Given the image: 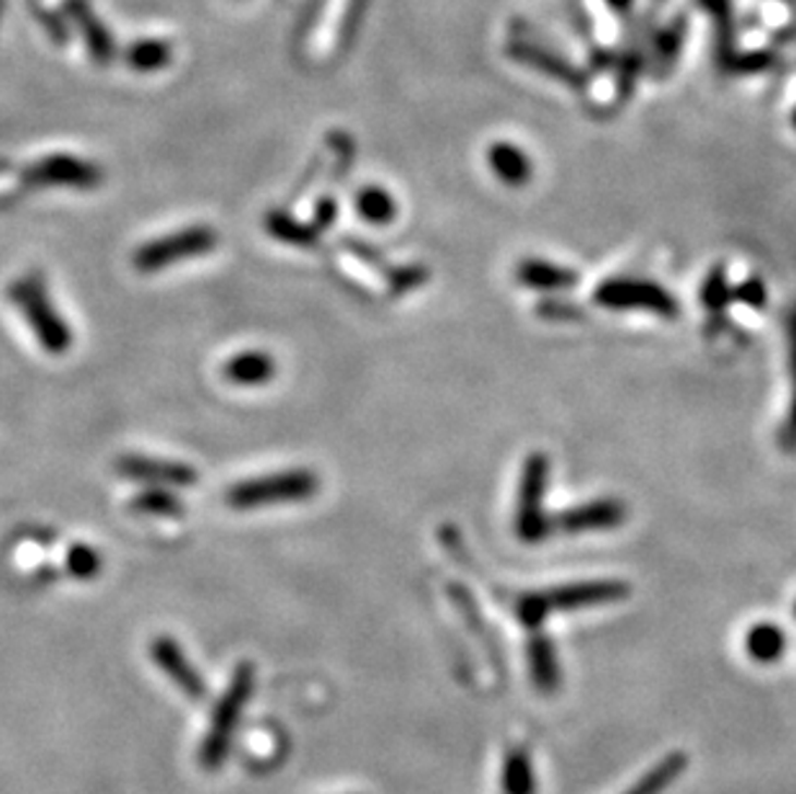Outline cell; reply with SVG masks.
Wrapping results in <instances>:
<instances>
[{
    "label": "cell",
    "instance_id": "6da1fadb",
    "mask_svg": "<svg viewBox=\"0 0 796 794\" xmlns=\"http://www.w3.org/2000/svg\"><path fill=\"white\" fill-rule=\"evenodd\" d=\"M624 596H629V586L624 580H582V584L521 593L516 601V614L521 616L526 627H539L550 614L603 606L624 599Z\"/></svg>",
    "mask_w": 796,
    "mask_h": 794
},
{
    "label": "cell",
    "instance_id": "7a4b0ae2",
    "mask_svg": "<svg viewBox=\"0 0 796 794\" xmlns=\"http://www.w3.org/2000/svg\"><path fill=\"white\" fill-rule=\"evenodd\" d=\"M9 300L16 304L21 317L34 330V338L47 353L60 357L73 346V330L49 300L47 284L39 274H26L19 281H13L9 287Z\"/></svg>",
    "mask_w": 796,
    "mask_h": 794
},
{
    "label": "cell",
    "instance_id": "3957f363",
    "mask_svg": "<svg viewBox=\"0 0 796 794\" xmlns=\"http://www.w3.org/2000/svg\"><path fill=\"white\" fill-rule=\"evenodd\" d=\"M253 684H255L253 663H240L232 673L230 684H227L222 699L217 701L215 714H212L209 733H206L202 743L198 763H202L206 771H215L217 766L225 761L240 714H243L248 699H251L253 694Z\"/></svg>",
    "mask_w": 796,
    "mask_h": 794
},
{
    "label": "cell",
    "instance_id": "277c9868",
    "mask_svg": "<svg viewBox=\"0 0 796 794\" xmlns=\"http://www.w3.org/2000/svg\"><path fill=\"white\" fill-rule=\"evenodd\" d=\"M319 491V480L310 470H284L238 482L227 491V503L238 510L284 506V503H302Z\"/></svg>",
    "mask_w": 796,
    "mask_h": 794
},
{
    "label": "cell",
    "instance_id": "5b68a950",
    "mask_svg": "<svg viewBox=\"0 0 796 794\" xmlns=\"http://www.w3.org/2000/svg\"><path fill=\"white\" fill-rule=\"evenodd\" d=\"M550 485V459L536 452L526 459L516 503V534L526 544H542L554 534L552 516L544 510V495Z\"/></svg>",
    "mask_w": 796,
    "mask_h": 794
},
{
    "label": "cell",
    "instance_id": "8992f818",
    "mask_svg": "<svg viewBox=\"0 0 796 794\" xmlns=\"http://www.w3.org/2000/svg\"><path fill=\"white\" fill-rule=\"evenodd\" d=\"M217 243H219V238L212 227L194 225V227H186V230L173 232V236L155 238V240H150V243L137 248L132 264L142 274H153V272H160V268L181 264V261L206 255L209 251H215Z\"/></svg>",
    "mask_w": 796,
    "mask_h": 794
},
{
    "label": "cell",
    "instance_id": "52a82bcc",
    "mask_svg": "<svg viewBox=\"0 0 796 794\" xmlns=\"http://www.w3.org/2000/svg\"><path fill=\"white\" fill-rule=\"evenodd\" d=\"M595 304L606 310H644L673 321L678 315V302L667 289L647 279H608L593 294Z\"/></svg>",
    "mask_w": 796,
    "mask_h": 794
},
{
    "label": "cell",
    "instance_id": "ba28073f",
    "mask_svg": "<svg viewBox=\"0 0 796 794\" xmlns=\"http://www.w3.org/2000/svg\"><path fill=\"white\" fill-rule=\"evenodd\" d=\"M627 519V508L622 501L601 498L567 508L559 516H552L554 534H582V531H606L622 527Z\"/></svg>",
    "mask_w": 796,
    "mask_h": 794
},
{
    "label": "cell",
    "instance_id": "9c48e42d",
    "mask_svg": "<svg viewBox=\"0 0 796 794\" xmlns=\"http://www.w3.org/2000/svg\"><path fill=\"white\" fill-rule=\"evenodd\" d=\"M117 470L134 482H147L155 488H191L196 485L198 474L194 467L170 459L142 457V454H126L117 462Z\"/></svg>",
    "mask_w": 796,
    "mask_h": 794
},
{
    "label": "cell",
    "instance_id": "30bf717a",
    "mask_svg": "<svg viewBox=\"0 0 796 794\" xmlns=\"http://www.w3.org/2000/svg\"><path fill=\"white\" fill-rule=\"evenodd\" d=\"M150 655L158 669L166 673V676L173 681V686L179 691L186 694L189 699H204L206 697V686L204 678L198 676L194 665L186 658V652L181 650V645L173 640V637H155L150 645Z\"/></svg>",
    "mask_w": 796,
    "mask_h": 794
},
{
    "label": "cell",
    "instance_id": "8fae6325",
    "mask_svg": "<svg viewBox=\"0 0 796 794\" xmlns=\"http://www.w3.org/2000/svg\"><path fill=\"white\" fill-rule=\"evenodd\" d=\"M222 374L238 387H261L276 377V361L266 351H243L225 361Z\"/></svg>",
    "mask_w": 796,
    "mask_h": 794
},
{
    "label": "cell",
    "instance_id": "7c38bea8",
    "mask_svg": "<svg viewBox=\"0 0 796 794\" xmlns=\"http://www.w3.org/2000/svg\"><path fill=\"white\" fill-rule=\"evenodd\" d=\"M516 276L523 287L539 289V292H559V289H570L572 284H578V274L570 272V268L550 264V261L542 258L521 261Z\"/></svg>",
    "mask_w": 796,
    "mask_h": 794
},
{
    "label": "cell",
    "instance_id": "4fadbf2b",
    "mask_svg": "<svg viewBox=\"0 0 796 794\" xmlns=\"http://www.w3.org/2000/svg\"><path fill=\"white\" fill-rule=\"evenodd\" d=\"M529 673L539 691L552 694L559 689L563 671H559L557 652H554V642L550 637L536 635L534 640H529Z\"/></svg>",
    "mask_w": 796,
    "mask_h": 794
},
{
    "label": "cell",
    "instance_id": "5bb4252c",
    "mask_svg": "<svg viewBox=\"0 0 796 794\" xmlns=\"http://www.w3.org/2000/svg\"><path fill=\"white\" fill-rule=\"evenodd\" d=\"M487 163L493 173L508 187H521L531 179V160L521 153V147L510 142H495L487 153Z\"/></svg>",
    "mask_w": 796,
    "mask_h": 794
},
{
    "label": "cell",
    "instance_id": "9a60e30c",
    "mask_svg": "<svg viewBox=\"0 0 796 794\" xmlns=\"http://www.w3.org/2000/svg\"><path fill=\"white\" fill-rule=\"evenodd\" d=\"M500 790L503 794H536V774L534 761L529 750L514 748L503 758L500 771Z\"/></svg>",
    "mask_w": 796,
    "mask_h": 794
},
{
    "label": "cell",
    "instance_id": "2e32d148",
    "mask_svg": "<svg viewBox=\"0 0 796 794\" xmlns=\"http://www.w3.org/2000/svg\"><path fill=\"white\" fill-rule=\"evenodd\" d=\"M745 650H748V655L756 663H776L786 652V633L776 627V624L760 622L745 635Z\"/></svg>",
    "mask_w": 796,
    "mask_h": 794
},
{
    "label": "cell",
    "instance_id": "e0dca14e",
    "mask_svg": "<svg viewBox=\"0 0 796 794\" xmlns=\"http://www.w3.org/2000/svg\"><path fill=\"white\" fill-rule=\"evenodd\" d=\"M786 346H788V380H792V402H788L786 421L779 431V444L786 452H796V308L788 312L786 321Z\"/></svg>",
    "mask_w": 796,
    "mask_h": 794
},
{
    "label": "cell",
    "instance_id": "ac0fdd59",
    "mask_svg": "<svg viewBox=\"0 0 796 794\" xmlns=\"http://www.w3.org/2000/svg\"><path fill=\"white\" fill-rule=\"evenodd\" d=\"M688 756L686 754H671L665 756L658 766H652L647 774L639 779V782L631 786L627 794H663L667 786H671L675 779L686 771Z\"/></svg>",
    "mask_w": 796,
    "mask_h": 794
},
{
    "label": "cell",
    "instance_id": "d6986e66",
    "mask_svg": "<svg viewBox=\"0 0 796 794\" xmlns=\"http://www.w3.org/2000/svg\"><path fill=\"white\" fill-rule=\"evenodd\" d=\"M34 170H37L34 179H39L45 183H77V187H85V183L96 181L94 168L83 166V163L70 160V158H49Z\"/></svg>",
    "mask_w": 796,
    "mask_h": 794
},
{
    "label": "cell",
    "instance_id": "ffe728a7",
    "mask_svg": "<svg viewBox=\"0 0 796 794\" xmlns=\"http://www.w3.org/2000/svg\"><path fill=\"white\" fill-rule=\"evenodd\" d=\"M357 212L361 219L372 225H389L397 217V204L389 191L379 187H366L357 196Z\"/></svg>",
    "mask_w": 796,
    "mask_h": 794
},
{
    "label": "cell",
    "instance_id": "44dd1931",
    "mask_svg": "<svg viewBox=\"0 0 796 794\" xmlns=\"http://www.w3.org/2000/svg\"><path fill=\"white\" fill-rule=\"evenodd\" d=\"M266 225H268V232H272L274 238H279L289 245H310L312 240L317 238L315 230L294 222V219H291L289 215H284V212H276V215L268 217Z\"/></svg>",
    "mask_w": 796,
    "mask_h": 794
},
{
    "label": "cell",
    "instance_id": "7402d4cb",
    "mask_svg": "<svg viewBox=\"0 0 796 794\" xmlns=\"http://www.w3.org/2000/svg\"><path fill=\"white\" fill-rule=\"evenodd\" d=\"M132 508L140 510V514H150V516H179L183 514V503L176 501L173 495L162 488H155V491H147L132 498Z\"/></svg>",
    "mask_w": 796,
    "mask_h": 794
},
{
    "label": "cell",
    "instance_id": "603a6c76",
    "mask_svg": "<svg viewBox=\"0 0 796 794\" xmlns=\"http://www.w3.org/2000/svg\"><path fill=\"white\" fill-rule=\"evenodd\" d=\"M65 565L70 570V576L75 578H94L98 570H101V555L94 548H88V544H73V548L68 550V557H65Z\"/></svg>",
    "mask_w": 796,
    "mask_h": 794
},
{
    "label": "cell",
    "instance_id": "cb8c5ba5",
    "mask_svg": "<svg viewBox=\"0 0 796 794\" xmlns=\"http://www.w3.org/2000/svg\"><path fill=\"white\" fill-rule=\"evenodd\" d=\"M732 300V292L727 289V279L722 272H712L707 284H703V304L712 312H720L724 304Z\"/></svg>",
    "mask_w": 796,
    "mask_h": 794
},
{
    "label": "cell",
    "instance_id": "d4e9b609",
    "mask_svg": "<svg viewBox=\"0 0 796 794\" xmlns=\"http://www.w3.org/2000/svg\"><path fill=\"white\" fill-rule=\"evenodd\" d=\"M732 300H740L745 304H752V308H763V304H765L763 284H760L758 279L745 281L740 289H735V292H732Z\"/></svg>",
    "mask_w": 796,
    "mask_h": 794
},
{
    "label": "cell",
    "instance_id": "484cf974",
    "mask_svg": "<svg viewBox=\"0 0 796 794\" xmlns=\"http://www.w3.org/2000/svg\"><path fill=\"white\" fill-rule=\"evenodd\" d=\"M794 130H796V111H794Z\"/></svg>",
    "mask_w": 796,
    "mask_h": 794
},
{
    "label": "cell",
    "instance_id": "4316f807",
    "mask_svg": "<svg viewBox=\"0 0 796 794\" xmlns=\"http://www.w3.org/2000/svg\"><path fill=\"white\" fill-rule=\"evenodd\" d=\"M614 3H624V0H614Z\"/></svg>",
    "mask_w": 796,
    "mask_h": 794
},
{
    "label": "cell",
    "instance_id": "83f0119b",
    "mask_svg": "<svg viewBox=\"0 0 796 794\" xmlns=\"http://www.w3.org/2000/svg\"><path fill=\"white\" fill-rule=\"evenodd\" d=\"M794 616H796V606H794Z\"/></svg>",
    "mask_w": 796,
    "mask_h": 794
}]
</instances>
